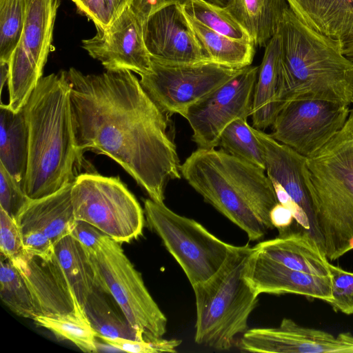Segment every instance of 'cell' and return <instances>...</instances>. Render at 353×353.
<instances>
[{
  "instance_id": "1",
  "label": "cell",
  "mask_w": 353,
  "mask_h": 353,
  "mask_svg": "<svg viewBox=\"0 0 353 353\" xmlns=\"http://www.w3.org/2000/svg\"><path fill=\"white\" fill-rule=\"evenodd\" d=\"M79 159L88 150L119 164L150 198L163 203L170 180L181 177L167 114L128 70L85 74L65 71Z\"/></svg>"
},
{
  "instance_id": "2",
  "label": "cell",
  "mask_w": 353,
  "mask_h": 353,
  "mask_svg": "<svg viewBox=\"0 0 353 353\" xmlns=\"http://www.w3.org/2000/svg\"><path fill=\"white\" fill-rule=\"evenodd\" d=\"M29 130L23 191L32 200L74 182L81 163L75 144L65 71L42 77L24 105Z\"/></svg>"
},
{
  "instance_id": "3",
  "label": "cell",
  "mask_w": 353,
  "mask_h": 353,
  "mask_svg": "<svg viewBox=\"0 0 353 353\" xmlns=\"http://www.w3.org/2000/svg\"><path fill=\"white\" fill-rule=\"evenodd\" d=\"M181 176L204 201L243 230L250 241L274 228L278 203L265 170L223 150L197 148L181 165Z\"/></svg>"
},
{
  "instance_id": "4",
  "label": "cell",
  "mask_w": 353,
  "mask_h": 353,
  "mask_svg": "<svg viewBox=\"0 0 353 353\" xmlns=\"http://www.w3.org/2000/svg\"><path fill=\"white\" fill-rule=\"evenodd\" d=\"M281 41V108L293 100L353 103V62L341 43L302 22L289 8L278 30Z\"/></svg>"
},
{
  "instance_id": "5",
  "label": "cell",
  "mask_w": 353,
  "mask_h": 353,
  "mask_svg": "<svg viewBox=\"0 0 353 353\" xmlns=\"http://www.w3.org/2000/svg\"><path fill=\"white\" fill-rule=\"evenodd\" d=\"M316 239L329 261L353 250V110L305 170Z\"/></svg>"
},
{
  "instance_id": "6",
  "label": "cell",
  "mask_w": 353,
  "mask_h": 353,
  "mask_svg": "<svg viewBox=\"0 0 353 353\" xmlns=\"http://www.w3.org/2000/svg\"><path fill=\"white\" fill-rule=\"evenodd\" d=\"M249 245L235 246L219 270L192 287L196 319L194 341L216 350H228L239 334L248 330V319L259 296L245 277L248 261L254 251Z\"/></svg>"
},
{
  "instance_id": "7",
  "label": "cell",
  "mask_w": 353,
  "mask_h": 353,
  "mask_svg": "<svg viewBox=\"0 0 353 353\" xmlns=\"http://www.w3.org/2000/svg\"><path fill=\"white\" fill-rule=\"evenodd\" d=\"M143 211L148 227L160 237L192 286L215 274L234 247L195 220L173 212L164 203L147 199Z\"/></svg>"
},
{
  "instance_id": "8",
  "label": "cell",
  "mask_w": 353,
  "mask_h": 353,
  "mask_svg": "<svg viewBox=\"0 0 353 353\" xmlns=\"http://www.w3.org/2000/svg\"><path fill=\"white\" fill-rule=\"evenodd\" d=\"M71 199L76 220L117 242L128 243L142 234L144 211L119 176L80 174L72 183Z\"/></svg>"
},
{
  "instance_id": "9",
  "label": "cell",
  "mask_w": 353,
  "mask_h": 353,
  "mask_svg": "<svg viewBox=\"0 0 353 353\" xmlns=\"http://www.w3.org/2000/svg\"><path fill=\"white\" fill-rule=\"evenodd\" d=\"M121 243L109 236L91 254L108 290L130 325L143 337H163L167 318L148 290Z\"/></svg>"
},
{
  "instance_id": "10",
  "label": "cell",
  "mask_w": 353,
  "mask_h": 353,
  "mask_svg": "<svg viewBox=\"0 0 353 353\" xmlns=\"http://www.w3.org/2000/svg\"><path fill=\"white\" fill-rule=\"evenodd\" d=\"M150 70L140 83L165 114L185 117L188 109L235 76L241 69L212 61L170 64L151 59Z\"/></svg>"
},
{
  "instance_id": "11",
  "label": "cell",
  "mask_w": 353,
  "mask_h": 353,
  "mask_svg": "<svg viewBox=\"0 0 353 353\" xmlns=\"http://www.w3.org/2000/svg\"><path fill=\"white\" fill-rule=\"evenodd\" d=\"M350 106L320 100H293L277 114L271 137L309 158L323 148L345 125Z\"/></svg>"
},
{
  "instance_id": "12",
  "label": "cell",
  "mask_w": 353,
  "mask_h": 353,
  "mask_svg": "<svg viewBox=\"0 0 353 353\" xmlns=\"http://www.w3.org/2000/svg\"><path fill=\"white\" fill-rule=\"evenodd\" d=\"M259 66L249 65L205 97L190 106L184 118L193 131L198 148L219 145L222 132L232 121L252 114L254 90Z\"/></svg>"
},
{
  "instance_id": "13",
  "label": "cell",
  "mask_w": 353,
  "mask_h": 353,
  "mask_svg": "<svg viewBox=\"0 0 353 353\" xmlns=\"http://www.w3.org/2000/svg\"><path fill=\"white\" fill-rule=\"evenodd\" d=\"M96 29L94 37L82 41V47L106 70H128L139 75L150 70L143 22L130 7L107 27Z\"/></svg>"
},
{
  "instance_id": "14",
  "label": "cell",
  "mask_w": 353,
  "mask_h": 353,
  "mask_svg": "<svg viewBox=\"0 0 353 353\" xmlns=\"http://www.w3.org/2000/svg\"><path fill=\"white\" fill-rule=\"evenodd\" d=\"M242 352L275 353H353V334L328 332L284 318L274 327L247 330L238 342Z\"/></svg>"
},
{
  "instance_id": "15",
  "label": "cell",
  "mask_w": 353,
  "mask_h": 353,
  "mask_svg": "<svg viewBox=\"0 0 353 353\" xmlns=\"http://www.w3.org/2000/svg\"><path fill=\"white\" fill-rule=\"evenodd\" d=\"M143 32L152 59L170 64L210 61L179 5H170L152 13L143 23Z\"/></svg>"
},
{
  "instance_id": "16",
  "label": "cell",
  "mask_w": 353,
  "mask_h": 353,
  "mask_svg": "<svg viewBox=\"0 0 353 353\" xmlns=\"http://www.w3.org/2000/svg\"><path fill=\"white\" fill-rule=\"evenodd\" d=\"M254 249L248 261L245 277L258 296L292 294L331 302L330 276H318L291 269Z\"/></svg>"
},
{
  "instance_id": "17",
  "label": "cell",
  "mask_w": 353,
  "mask_h": 353,
  "mask_svg": "<svg viewBox=\"0 0 353 353\" xmlns=\"http://www.w3.org/2000/svg\"><path fill=\"white\" fill-rule=\"evenodd\" d=\"M19 272L30 291L35 316L74 310L76 297L55 253L49 257L30 256L26 267Z\"/></svg>"
},
{
  "instance_id": "18",
  "label": "cell",
  "mask_w": 353,
  "mask_h": 353,
  "mask_svg": "<svg viewBox=\"0 0 353 353\" xmlns=\"http://www.w3.org/2000/svg\"><path fill=\"white\" fill-rule=\"evenodd\" d=\"M72 183L47 196L30 199L15 219L20 232L41 231L54 245L70 234L77 221L71 199Z\"/></svg>"
},
{
  "instance_id": "19",
  "label": "cell",
  "mask_w": 353,
  "mask_h": 353,
  "mask_svg": "<svg viewBox=\"0 0 353 353\" xmlns=\"http://www.w3.org/2000/svg\"><path fill=\"white\" fill-rule=\"evenodd\" d=\"M264 256L291 269L318 276H330V261L320 244L307 231L280 233L256 244Z\"/></svg>"
},
{
  "instance_id": "20",
  "label": "cell",
  "mask_w": 353,
  "mask_h": 353,
  "mask_svg": "<svg viewBox=\"0 0 353 353\" xmlns=\"http://www.w3.org/2000/svg\"><path fill=\"white\" fill-rule=\"evenodd\" d=\"M281 85V41L277 33L265 46L254 86L252 127L264 130L271 127L281 107L279 102Z\"/></svg>"
},
{
  "instance_id": "21",
  "label": "cell",
  "mask_w": 353,
  "mask_h": 353,
  "mask_svg": "<svg viewBox=\"0 0 353 353\" xmlns=\"http://www.w3.org/2000/svg\"><path fill=\"white\" fill-rule=\"evenodd\" d=\"M305 24L341 43L353 34V0H287Z\"/></svg>"
},
{
  "instance_id": "22",
  "label": "cell",
  "mask_w": 353,
  "mask_h": 353,
  "mask_svg": "<svg viewBox=\"0 0 353 353\" xmlns=\"http://www.w3.org/2000/svg\"><path fill=\"white\" fill-rule=\"evenodd\" d=\"M54 250L82 309L96 290H108L92 254L71 234L58 241Z\"/></svg>"
},
{
  "instance_id": "23",
  "label": "cell",
  "mask_w": 353,
  "mask_h": 353,
  "mask_svg": "<svg viewBox=\"0 0 353 353\" xmlns=\"http://www.w3.org/2000/svg\"><path fill=\"white\" fill-rule=\"evenodd\" d=\"M29 149V130L24 106L17 112L0 105V164L23 190Z\"/></svg>"
},
{
  "instance_id": "24",
  "label": "cell",
  "mask_w": 353,
  "mask_h": 353,
  "mask_svg": "<svg viewBox=\"0 0 353 353\" xmlns=\"http://www.w3.org/2000/svg\"><path fill=\"white\" fill-rule=\"evenodd\" d=\"M255 46H266L290 6L287 0H230L225 7Z\"/></svg>"
},
{
  "instance_id": "25",
  "label": "cell",
  "mask_w": 353,
  "mask_h": 353,
  "mask_svg": "<svg viewBox=\"0 0 353 353\" xmlns=\"http://www.w3.org/2000/svg\"><path fill=\"white\" fill-rule=\"evenodd\" d=\"M60 0H26V18L20 43L43 70L51 50Z\"/></svg>"
},
{
  "instance_id": "26",
  "label": "cell",
  "mask_w": 353,
  "mask_h": 353,
  "mask_svg": "<svg viewBox=\"0 0 353 353\" xmlns=\"http://www.w3.org/2000/svg\"><path fill=\"white\" fill-rule=\"evenodd\" d=\"M186 16L210 61L236 69L251 65L255 53L252 41L228 37Z\"/></svg>"
},
{
  "instance_id": "27",
  "label": "cell",
  "mask_w": 353,
  "mask_h": 353,
  "mask_svg": "<svg viewBox=\"0 0 353 353\" xmlns=\"http://www.w3.org/2000/svg\"><path fill=\"white\" fill-rule=\"evenodd\" d=\"M112 296L105 289L96 290L90 295L83 310L97 336L125 338L145 341L128 322L123 313L119 314L110 303Z\"/></svg>"
},
{
  "instance_id": "28",
  "label": "cell",
  "mask_w": 353,
  "mask_h": 353,
  "mask_svg": "<svg viewBox=\"0 0 353 353\" xmlns=\"http://www.w3.org/2000/svg\"><path fill=\"white\" fill-rule=\"evenodd\" d=\"M36 325L50 330L57 338L72 342L85 352H97V333L75 298L73 311L54 316H36Z\"/></svg>"
},
{
  "instance_id": "29",
  "label": "cell",
  "mask_w": 353,
  "mask_h": 353,
  "mask_svg": "<svg viewBox=\"0 0 353 353\" xmlns=\"http://www.w3.org/2000/svg\"><path fill=\"white\" fill-rule=\"evenodd\" d=\"M219 145L225 152L265 170L263 146L247 119H238L230 123L222 132Z\"/></svg>"
},
{
  "instance_id": "30",
  "label": "cell",
  "mask_w": 353,
  "mask_h": 353,
  "mask_svg": "<svg viewBox=\"0 0 353 353\" xmlns=\"http://www.w3.org/2000/svg\"><path fill=\"white\" fill-rule=\"evenodd\" d=\"M0 297L15 314L32 320L35 316L32 297L24 278L11 261L1 254Z\"/></svg>"
},
{
  "instance_id": "31",
  "label": "cell",
  "mask_w": 353,
  "mask_h": 353,
  "mask_svg": "<svg viewBox=\"0 0 353 353\" xmlns=\"http://www.w3.org/2000/svg\"><path fill=\"white\" fill-rule=\"evenodd\" d=\"M182 8L188 17L216 32L232 39L252 42L248 32L225 7L205 0H194Z\"/></svg>"
},
{
  "instance_id": "32",
  "label": "cell",
  "mask_w": 353,
  "mask_h": 353,
  "mask_svg": "<svg viewBox=\"0 0 353 353\" xmlns=\"http://www.w3.org/2000/svg\"><path fill=\"white\" fill-rule=\"evenodd\" d=\"M26 7V0H0V61L9 63L21 39Z\"/></svg>"
},
{
  "instance_id": "33",
  "label": "cell",
  "mask_w": 353,
  "mask_h": 353,
  "mask_svg": "<svg viewBox=\"0 0 353 353\" xmlns=\"http://www.w3.org/2000/svg\"><path fill=\"white\" fill-rule=\"evenodd\" d=\"M0 250L19 271L23 270L29 260L19 226L13 218L0 208Z\"/></svg>"
},
{
  "instance_id": "34",
  "label": "cell",
  "mask_w": 353,
  "mask_h": 353,
  "mask_svg": "<svg viewBox=\"0 0 353 353\" xmlns=\"http://www.w3.org/2000/svg\"><path fill=\"white\" fill-rule=\"evenodd\" d=\"M332 300L328 304L335 312L353 314V272L330 263Z\"/></svg>"
},
{
  "instance_id": "35",
  "label": "cell",
  "mask_w": 353,
  "mask_h": 353,
  "mask_svg": "<svg viewBox=\"0 0 353 353\" xmlns=\"http://www.w3.org/2000/svg\"><path fill=\"white\" fill-rule=\"evenodd\" d=\"M122 352L133 353H161L176 352V348L181 343L179 339H165L163 337L148 338L145 341L125 339L121 337L108 338L97 336Z\"/></svg>"
},
{
  "instance_id": "36",
  "label": "cell",
  "mask_w": 353,
  "mask_h": 353,
  "mask_svg": "<svg viewBox=\"0 0 353 353\" xmlns=\"http://www.w3.org/2000/svg\"><path fill=\"white\" fill-rule=\"evenodd\" d=\"M29 200L19 183L0 164V208L16 219Z\"/></svg>"
},
{
  "instance_id": "37",
  "label": "cell",
  "mask_w": 353,
  "mask_h": 353,
  "mask_svg": "<svg viewBox=\"0 0 353 353\" xmlns=\"http://www.w3.org/2000/svg\"><path fill=\"white\" fill-rule=\"evenodd\" d=\"M70 234L91 254H94L99 249L107 235L94 225L77 220Z\"/></svg>"
},
{
  "instance_id": "38",
  "label": "cell",
  "mask_w": 353,
  "mask_h": 353,
  "mask_svg": "<svg viewBox=\"0 0 353 353\" xmlns=\"http://www.w3.org/2000/svg\"><path fill=\"white\" fill-rule=\"evenodd\" d=\"M25 249L30 256H51L54 253V244L50 239L41 231L21 232Z\"/></svg>"
},
{
  "instance_id": "39",
  "label": "cell",
  "mask_w": 353,
  "mask_h": 353,
  "mask_svg": "<svg viewBox=\"0 0 353 353\" xmlns=\"http://www.w3.org/2000/svg\"><path fill=\"white\" fill-rule=\"evenodd\" d=\"M75 5L77 12L91 20L95 27L105 28L108 26L104 0H70Z\"/></svg>"
},
{
  "instance_id": "40",
  "label": "cell",
  "mask_w": 353,
  "mask_h": 353,
  "mask_svg": "<svg viewBox=\"0 0 353 353\" xmlns=\"http://www.w3.org/2000/svg\"><path fill=\"white\" fill-rule=\"evenodd\" d=\"M194 0H131L129 7L143 23L158 10L172 4L185 6Z\"/></svg>"
},
{
  "instance_id": "41",
  "label": "cell",
  "mask_w": 353,
  "mask_h": 353,
  "mask_svg": "<svg viewBox=\"0 0 353 353\" xmlns=\"http://www.w3.org/2000/svg\"><path fill=\"white\" fill-rule=\"evenodd\" d=\"M270 216L273 227L277 228L280 233L286 232L294 220L291 210L280 203L273 207Z\"/></svg>"
},
{
  "instance_id": "42",
  "label": "cell",
  "mask_w": 353,
  "mask_h": 353,
  "mask_svg": "<svg viewBox=\"0 0 353 353\" xmlns=\"http://www.w3.org/2000/svg\"><path fill=\"white\" fill-rule=\"evenodd\" d=\"M108 26L129 7L131 0H104Z\"/></svg>"
},
{
  "instance_id": "43",
  "label": "cell",
  "mask_w": 353,
  "mask_h": 353,
  "mask_svg": "<svg viewBox=\"0 0 353 353\" xmlns=\"http://www.w3.org/2000/svg\"><path fill=\"white\" fill-rule=\"evenodd\" d=\"M343 54L353 62V34L341 43Z\"/></svg>"
},
{
  "instance_id": "44",
  "label": "cell",
  "mask_w": 353,
  "mask_h": 353,
  "mask_svg": "<svg viewBox=\"0 0 353 353\" xmlns=\"http://www.w3.org/2000/svg\"><path fill=\"white\" fill-rule=\"evenodd\" d=\"M103 342H99L96 341V347L97 350V352H122L120 349L113 346L112 345L108 343V342L101 339Z\"/></svg>"
},
{
  "instance_id": "45",
  "label": "cell",
  "mask_w": 353,
  "mask_h": 353,
  "mask_svg": "<svg viewBox=\"0 0 353 353\" xmlns=\"http://www.w3.org/2000/svg\"><path fill=\"white\" fill-rule=\"evenodd\" d=\"M9 77V65L6 62L0 61V80H1V90L6 83L8 81Z\"/></svg>"
},
{
  "instance_id": "46",
  "label": "cell",
  "mask_w": 353,
  "mask_h": 353,
  "mask_svg": "<svg viewBox=\"0 0 353 353\" xmlns=\"http://www.w3.org/2000/svg\"><path fill=\"white\" fill-rule=\"evenodd\" d=\"M209 2L214 3L215 5L226 7L229 3L230 0H208Z\"/></svg>"
}]
</instances>
